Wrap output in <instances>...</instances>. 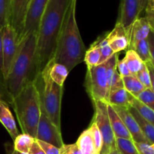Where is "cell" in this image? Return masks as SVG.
<instances>
[{
	"mask_svg": "<svg viewBox=\"0 0 154 154\" xmlns=\"http://www.w3.org/2000/svg\"><path fill=\"white\" fill-rule=\"evenodd\" d=\"M37 75V35H30L19 44L14 60L5 78L8 90L13 99L25 86L34 81Z\"/></svg>",
	"mask_w": 154,
	"mask_h": 154,
	"instance_id": "3957f363",
	"label": "cell"
},
{
	"mask_svg": "<svg viewBox=\"0 0 154 154\" xmlns=\"http://www.w3.org/2000/svg\"><path fill=\"white\" fill-rule=\"evenodd\" d=\"M95 109L93 120L97 125L102 136L103 146L100 154H109L116 150V137L111 128L108 113V103L98 101L93 102Z\"/></svg>",
	"mask_w": 154,
	"mask_h": 154,
	"instance_id": "52a82bcc",
	"label": "cell"
},
{
	"mask_svg": "<svg viewBox=\"0 0 154 154\" xmlns=\"http://www.w3.org/2000/svg\"><path fill=\"white\" fill-rule=\"evenodd\" d=\"M133 51L136 52L138 57L141 58V60L144 62V63L147 62L151 61V57L150 54V49H149V45L147 39H144L138 42L135 47H134Z\"/></svg>",
	"mask_w": 154,
	"mask_h": 154,
	"instance_id": "f1b7e54d",
	"label": "cell"
},
{
	"mask_svg": "<svg viewBox=\"0 0 154 154\" xmlns=\"http://www.w3.org/2000/svg\"><path fill=\"white\" fill-rule=\"evenodd\" d=\"M0 101L5 102L8 105H12L13 98L8 90L6 81L2 73H0Z\"/></svg>",
	"mask_w": 154,
	"mask_h": 154,
	"instance_id": "d6a6232c",
	"label": "cell"
},
{
	"mask_svg": "<svg viewBox=\"0 0 154 154\" xmlns=\"http://www.w3.org/2000/svg\"><path fill=\"white\" fill-rule=\"evenodd\" d=\"M7 154H29V153H21V152L17 151L14 149V147L11 146H9V147H7Z\"/></svg>",
	"mask_w": 154,
	"mask_h": 154,
	"instance_id": "bcb514c9",
	"label": "cell"
},
{
	"mask_svg": "<svg viewBox=\"0 0 154 154\" xmlns=\"http://www.w3.org/2000/svg\"><path fill=\"white\" fill-rule=\"evenodd\" d=\"M149 2L150 0H139L140 2V8H141V11L142 12L143 11H145L147 7L148 6Z\"/></svg>",
	"mask_w": 154,
	"mask_h": 154,
	"instance_id": "f6af8a7d",
	"label": "cell"
},
{
	"mask_svg": "<svg viewBox=\"0 0 154 154\" xmlns=\"http://www.w3.org/2000/svg\"><path fill=\"white\" fill-rule=\"evenodd\" d=\"M112 106L114 107L116 112L123 120L126 129H128L132 136V141L135 143H144V144H150L148 140L142 133L138 123L135 120L132 114L129 112L128 108L122 106H114V105Z\"/></svg>",
	"mask_w": 154,
	"mask_h": 154,
	"instance_id": "4fadbf2b",
	"label": "cell"
},
{
	"mask_svg": "<svg viewBox=\"0 0 154 154\" xmlns=\"http://www.w3.org/2000/svg\"><path fill=\"white\" fill-rule=\"evenodd\" d=\"M153 66H154V65H153Z\"/></svg>",
	"mask_w": 154,
	"mask_h": 154,
	"instance_id": "f907efd6",
	"label": "cell"
},
{
	"mask_svg": "<svg viewBox=\"0 0 154 154\" xmlns=\"http://www.w3.org/2000/svg\"><path fill=\"white\" fill-rule=\"evenodd\" d=\"M76 144L82 154H98L93 137L88 129L81 134Z\"/></svg>",
	"mask_w": 154,
	"mask_h": 154,
	"instance_id": "ffe728a7",
	"label": "cell"
},
{
	"mask_svg": "<svg viewBox=\"0 0 154 154\" xmlns=\"http://www.w3.org/2000/svg\"><path fill=\"white\" fill-rule=\"evenodd\" d=\"M48 1L49 0H31L30 1L26 16L24 28L22 36H21L20 42L30 35H37L41 20L43 16Z\"/></svg>",
	"mask_w": 154,
	"mask_h": 154,
	"instance_id": "9c48e42d",
	"label": "cell"
},
{
	"mask_svg": "<svg viewBox=\"0 0 154 154\" xmlns=\"http://www.w3.org/2000/svg\"><path fill=\"white\" fill-rule=\"evenodd\" d=\"M11 0H0V26L8 25Z\"/></svg>",
	"mask_w": 154,
	"mask_h": 154,
	"instance_id": "f546056e",
	"label": "cell"
},
{
	"mask_svg": "<svg viewBox=\"0 0 154 154\" xmlns=\"http://www.w3.org/2000/svg\"><path fill=\"white\" fill-rule=\"evenodd\" d=\"M124 88L128 93H130L134 97H137L139 93L145 90V87L138 80L136 75H131L129 76L123 78Z\"/></svg>",
	"mask_w": 154,
	"mask_h": 154,
	"instance_id": "cb8c5ba5",
	"label": "cell"
},
{
	"mask_svg": "<svg viewBox=\"0 0 154 154\" xmlns=\"http://www.w3.org/2000/svg\"><path fill=\"white\" fill-rule=\"evenodd\" d=\"M11 106L23 133L28 134L35 138L41 116V101L35 81L29 83L14 98Z\"/></svg>",
	"mask_w": 154,
	"mask_h": 154,
	"instance_id": "277c9868",
	"label": "cell"
},
{
	"mask_svg": "<svg viewBox=\"0 0 154 154\" xmlns=\"http://www.w3.org/2000/svg\"><path fill=\"white\" fill-rule=\"evenodd\" d=\"M108 113L111 128H112V130L114 132L116 138H126V139H132V136H131L128 129H126L123 120H121L120 116L116 112L114 107L110 104H108Z\"/></svg>",
	"mask_w": 154,
	"mask_h": 154,
	"instance_id": "e0dca14e",
	"label": "cell"
},
{
	"mask_svg": "<svg viewBox=\"0 0 154 154\" xmlns=\"http://www.w3.org/2000/svg\"><path fill=\"white\" fill-rule=\"evenodd\" d=\"M77 0H72L66 12L53 61L66 66L70 72L84 62L86 47L76 20Z\"/></svg>",
	"mask_w": 154,
	"mask_h": 154,
	"instance_id": "7a4b0ae2",
	"label": "cell"
},
{
	"mask_svg": "<svg viewBox=\"0 0 154 154\" xmlns=\"http://www.w3.org/2000/svg\"><path fill=\"white\" fill-rule=\"evenodd\" d=\"M35 140V138L28 134H19L14 141V149L21 153H29Z\"/></svg>",
	"mask_w": 154,
	"mask_h": 154,
	"instance_id": "484cf974",
	"label": "cell"
},
{
	"mask_svg": "<svg viewBox=\"0 0 154 154\" xmlns=\"http://www.w3.org/2000/svg\"><path fill=\"white\" fill-rule=\"evenodd\" d=\"M60 154H82L78 145L75 144H65L60 148Z\"/></svg>",
	"mask_w": 154,
	"mask_h": 154,
	"instance_id": "8d00e7d4",
	"label": "cell"
},
{
	"mask_svg": "<svg viewBox=\"0 0 154 154\" xmlns=\"http://www.w3.org/2000/svg\"><path fill=\"white\" fill-rule=\"evenodd\" d=\"M136 77L138 78L141 84L144 86L145 88L147 89H151V84H150V72H149L147 66L144 63L143 65L142 68L141 70L136 74Z\"/></svg>",
	"mask_w": 154,
	"mask_h": 154,
	"instance_id": "836d02e7",
	"label": "cell"
},
{
	"mask_svg": "<svg viewBox=\"0 0 154 154\" xmlns=\"http://www.w3.org/2000/svg\"><path fill=\"white\" fill-rule=\"evenodd\" d=\"M72 0H49L37 35L38 74L54 59L60 30Z\"/></svg>",
	"mask_w": 154,
	"mask_h": 154,
	"instance_id": "6da1fadb",
	"label": "cell"
},
{
	"mask_svg": "<svg viewBox=\"0 0 154 154\" xmlns=\"http://www.w3.org/2000/svg\"><path fill=\"white\" fill-rule=\"evenodd\" d=\"M93 45L97 46L100 51L101 57L99 65L106 63L115 54L108 45V42L106 39V34L99 36L97 40L93 43Z\"/></svg>",
	"mask_w": 154,
	"mask_h": 154,
	"instance_id": "d4e9b609",
	"label": "cell"
},
{
	"mask_svg": "<svg viewBox=\"0 0 154 154\" xmlns=\"http://www.w3.org/2000/svg\"><path fill=\"white\" fill-rule=\"evenodd\" d=\"M123 88H124L123 78L120 76V74L118 73V72H117V70L115 72V73H114L112 81H111V87H110V90H109V94L110 93L114 91V90H120V89H123Z\"/></svg>",
	"mask_w": 154,
	"mask_h": 154,
	"instance_id": "e575fe53",
	"label": "cell"
},
{
	"mask_svg": "<svg viewBox=\"0 0 154 154\" xmlns=\"http://www.w3.org/2000/svg\"><path fill=\"white\" fill-rule=\"evenodd\" d=\"M135 98L154 111V93L151 89L146 88Z\"/></svg>",
	"mask_w": 154,
	"mask_h": 154,
	"instance_id": "1f68e13d",
	"label": "cell"
},
{
	"mask_svg": "<svg viewBox=\"0 0 154 154\" xmlns=\"http://www.w3.org/2000/svg\"><path fill=\"white\" fill-rule=\"evenodd\" d=\"M117 70L122 78L129 76V75H132L131 72H129V69H128L127 66H126L123 59L122 60H118V62H117Z\"/></svg>",
	"mask_w": 154,
	"mask_h": 154,
	"instance_id": "74e56055",
	"label": "cell"
},
{
	"mask_svg": "<svg viewBox=\"0 0 154 154\" xmlns=\"http://www.w3.org/2000/svg\"><path fill=\"white\" fill-rule=\"evenodd\" d=\"M109 154H120V153H119L118 150H117V149H116V150H113V151H111Z\"/></svg>",
	"mask_w": 154,
	"mask_h": 154,
	"instance_id": "c3c4849f",
	"label": "cell"
},
{
	"mask_svg": "<svg viewBox=\"0 0 154 154\" xmlns=\"http://www.w3.org/2000/svg\"><path fill=\"white\" fill-rule=\"evenodd\" d=\"M129 72L132 75H135L142 68L144 62L141 60L138 54L133 50H128L125 57L123 58Z\"/></svg>",
	"mask_w": 154,
	"mask_h": 154,
	"instance_id": "603a6c76",
	"label": "cell"
},
{
	"mask_svg": "<svg viewBox=\"0 0 154 154\" xmlns=\"http://www.w3.org/2000/svg\"><path fill=\"white\" fill-rule=\"evenodd\" d=\"M31 0H11L9 24L16 32L19 44L24 28L26 16Z\"/></svg>",
	"mask_w": 154,
	"mask_h": 154,
	"instance_id": "8fae6325",
	"label": "cell"
},
{
	"mask_svg": "<svg viewBox=\"0 0 154 154\" xmlns=\"http://www.w3.org/2000/svg\"><path fill=\"white\" fill-rule=\"evenodd\" d=\"M36 140L48 143L60 148L64 145L61 135V129H58L48 117L41 102V116L36 132Z\"/></svg>",
	"mask_w": 154,
	"mask_h": 154,
	"instance_id": "ba28073f",
	"label": "cell"
},
{
	"mask_svg": "<svg viewBox=\"0 0 154 154\" xmlns=\"http://www.w3.org/2000/svg\"><path fill=\"white\" fill-rule=\"evenodd\" d=\"M151 146H152V147H153V148H154V143H153V144H151Z\"/></svg>",
	"mask_w": 154,
	"mask_h": 154,
	"instance_id": "681fc988",
	"label": "cell"
},
{
	"mask_svg": "<svg viewBox=\"0 0 154 154\" xmlns=\"http://www.w3.org/2000/svg\"><path fill=\"white\" fill-rule=\"evenodd\" d=\"M106 39L115 54L129 49V32L120 23L117 22L112 31L106 33Z\"/></svg>",
	"mask_w": 154,
	"mask_h": 154,
	"instance_id": "5bb4252c",
	"label": "cell"
},
{
	"mask_svg": "<svg viewBox=\"0 0 154 154\" xmlns=\"http://www.w3.org/2000/svg\"><path fill=\"white\" fill-rule=\"evenodd\" d=\"M144 17L147 19L150 29L154 31V8L147 7L145 9V17Z\"/></svg>",
	"mask_w": 154,
	"mask_h": 154,
	"instance_id": "ab89813d",
	"label": "cell"
},
{
	"mask_svg": "<svg viewBox=\"0 0 154 154\" xmlns=\"http://www.w3.org/2000/svg\"><path fill=\"white\" fill-rule=\"evenodd\" d=\"M114 106H122L129 108V93L126 90V89H120L114 90L110 93L108 96V102Z\"/></svg>",
	"mask_w": 154,
	"mask_h": 154,
	"instance_id": "7402d4cb",
	"label": "cell"
},
{
	"mask_svg": "<svg viewBox=\"0 0 154 154\" xmlns=\"http://www.w3.org/2000/svg\"><path fill=\"white\" fill-rule=\"evenodd\" d=\"M2 32L3 26H0V73L3 70V53H2ZM3 74V73H2Z\"/></svg>",
	"mask_w": 154,
	"mask_h": 154,
	"instance_id": "ee69618b",
	"label": "cell"
},
{
	"mask_svg": "<svg viewBox=\"0 0 154 154\" xmlns=\"http://www.w3.org/2000/svg\"><path fill=\"white\" fill-rule=\"evenodd\" d=\"M36 141L46 154H60V150L58 147L48 143L39 141V140H36Z\"/></svg>",
	"mask_w": 154,
	"mask_h": 154,
	"instance_id": "d590c367",
	"label": "cell"
},
{
	"mask_svg": "<svg viewBox=\"0 0 154 154\" xmlns=\"http://www.w3.org/2000/svg\"><path fill=\"white\" fill-rule=\"evenodd\" d=\"M48 65H49V75L52 81L57 85L63 87L69 73L67 68L63 64L54 63L53 60L48 63Z\"/></svg>",
	"mask_w": 154,
	"mask_h": 154,
	"instance_id": "ac0fdd59",
	"label": "cell"
},
{
	"mask_svg": "<svg viewBox=\"0 0 154 154\" xmlns=\"http://www.w3.org/2000/svg\"><path fill=\"white\" fill-rule=\"evenodd\" d=\"M19 46L17 35L10 25L3 27L2 32V53H3V70L5 79L8 74Z\"/></svg>",
	"mask_w": 154,
	"mask_h": 154,
	"instance_id": "30bf717a",
	"label": "cell"
},
{
	"mask_svg": "<svg viewBox=\"0 0 154 154\" xmlns=\"http://www.w3.org/2000/svg\"><path fill=\"white\" fill-rule=\"evenodd\" d=\"M129 112L132 114V115L133 116V117L135 118V120H136V122L138 123V126H139L140 129H141V132L144 134V136L146 137L148 141L150 142V144H153L154 143V126L151 124L150 123H149L148 121L145 120V119L143 118L139 114H138V111L135 109L134 108H132V106H129L128 108Z\"/></svg>",
	"mask_w": 154,
	"mask_h": 154,
	"instance_id": "d6986e66",
	"label": "cell"
},
{
	"mask_svg": "<svg viewBox=\"0 0 154 154\" xmlns=\"http://www.w3.org/2000/svg\"><path fill=\"white\" fill-rule=\"evenodd\" d=\"M100 57L101 54L99 48L93 44L89 50L86 51L84 62H85L87 67L96 66L99 64Z\"/></svg>",
	"mask_w": 154,
	"mask_h": 154,
	"instance_id": "83f0119b",
	"label": "cell"
},
{
	"mask_svg": "<svg viewBox=\"0 0 154 154\" xmlns=\"http://www.w3.org/2000/svg\"><path fill=\"white\" fill-rule=\"evenodd\" d=\"M85 87L93 102H108V87L106 75V63L87 67Z\"/></svg>",
	"mask_w": 154,
	"mask_h": 154,
	"instance_id": "8992f818",
	"label": "cell"
},
{
	"mask_svg": "<svg viewBox=\"0 0 154 154\" xmlns=\"http://www.w3.org/2000/svg\"><path fill=\"white\" fill-rule=\"evenodd\" d=\"M140 154H154V148L151 144L144 143H135Z\"/></svg>",
	"mask_w": 154,
	"mask_h": 154,
	"instance_id": "f35d334b",
	"label": "cell"
},
{
	"mask_svg": "<svg viewBox=\"0 0 154 154\" xmlns=\"http://www.w3.org/2000/svg\"><path fill=\"white\" fill-rule=\"evenodd\" d=\"M88 129L90 130L92 137H93L96 151H97L98 154H100L101 151H102V146H103V141H102V136L101 135L100 131H99V128H98L97 125L95 123L94 120H92Z\"/></svg>",
	"mask_w": 154,
	"mask_h": 154,
	"instance_id": "4dcf8cb0",
	"label": "cell"
},
{
	"mask_svg": "<svg viewBox=\"0 0 154 154\" xmlns=\"http://www.w3.org/2000/svg\"><path fill=\"white\" fill-rule=\"evenodd\" d=\"M147 42L149 45V49H150V57H151V62L154 65V31L150 30L148 36L147 38Z\"/></svg>",
	"mask_w": 154,
	"mask_h": 154,
	"instance_id": "60d3db41",
	"label": "cell"
},
{
	"mask_svg": "<svg viewBox=\"0 0 154 154\" xmlns=\"http://www.w3.org/2000/svg\"><path fill=\"white\" fill-rule=\"evenodd\" d=\"M141 13L139 0H120V14L117 23H120L129 32V29Z\"/></svg>",
	"mask_w": 154,
	"mask_h": 154,
	"instance_id": "7c38bea8",
	"label": "cell"
},
{
	"mask_svg": "<svg viewBox=\"0 0 154 154\" xmlns=\"http://www.w3.org/2000/svg\"><path fill=\"white\" fill-rule=\"evenodd\" d=\"M145 64H146V66H147V69H148L149 72H150L151 90H153V92L154 93V66H153V63H152L151 61L145 63Z\"/></svg>",
	"mask_w": 154,
	"mask_h": 154,
	"instance_id": "7bdbcfd3",
	"label": "cell"
},
{
	"mask_svg": "<svg viewBox=\"0 0 154 154\" xmlns=\"http://www.w3.org/2000/svg\"><path fill=\"white\" fill-rule=\"evenodd\" d=\"M147 7L152 8H154V0H150L149 2V4Z\"/></svg>",
	"mask_w": 154,
	"mask_h": 154,
	"instance_id": "7dc6e473",
	"label": "cell"
},
{
	"mask_svg": "<svg viewBox=\"0 0 154 154\" xmlns=\"http://www.w3.org/2000/svg\"><path fill=\"white\" fill-rule=\"evenodd\" d=\"M150 25L145 17H138L129 29V49L132 50L139 42L146 39L150 33Z\"/></svg>",
	"mask_w": 154,
	"mask_h": 154,
	"instance_id": "9a60e30c",
	"label": "cell"
},
{
	"mask_svg": "<svg viewBox=\"0 0 154 154\" xmlns=\"http://www.w3.org/2000/svg\"><path fill=\"white\" fill-rule=\"evenodd\" d=\"M129 105L135 108L143 118L145 119L154 126V111L153 110L146 106L144 104L140 102L137 98L132 96L130 93H129Z\"/></svg>",
	"mask_w": 154,
	"mask_h": 154,
	"instance_id": "44dd1931",
	"label": "cell"
},
{
	"mask_svg": "<svg viewBox=\"0 0 154 154\" xmlns=\"http://www.w3.org/2000/svg\"><path fill=\"white\" fill-rule=\"evenodd\" d=\"M116 148L120 154H140L132 139L116 138Z\"/></svg>",
	"mask_w": 154,
	"mask_h": 154,
	"instance_id": "4316f807",
	"label": "cell"
},
{
	"mask_svg": "<svg viewBox=\"0 0 154 154\" xmlns=\"http://www.w3.org/2000/svg\"><path fill=\"white\" fill-rule=\"evenodd\" d=\"M0 123L3 125L13 141L19 135L14 117L9 108V105L5 102L0 101Z\"/></svg>",
	"mask_w": 154,
	"mask_h": 154,
	"instance_id": "2e32d148",
	"label": "cell"
},
{
	"mask_svg": "<svg viewBox=\"0 0 154 154\" xmlns=\"http://www.w3.org/2000/svg\"><path fill=\"white\" fill-rule=\"evenodd\" d=\"M29 154H46L45 153L42 147H40L38 144L36 139L33 142L31 148H30L29 151Z\"/></svg>",
	"mask_w": 154,
	"mask_h": 154,
	"instance_id": "b9f144b4",
	"label": "cell"
},
{
	"mask_svg": "<svg viewBox=\"0 0 154 154\" xmlns=\"http://www.w3.org/2000/svg\"><path fill=\"white\" fill-rule=\"evenodd\" d=\"M35 84L38 90L40 101L48 117L58 129H61V104L63 87L57 85L49 75V65L38 74Z\"/></svg>",
	"mask_w": 154,
	"mask_h": 154,
	"instance_id": "5b68a950",
	"label": "cell"
}]
</instances>
